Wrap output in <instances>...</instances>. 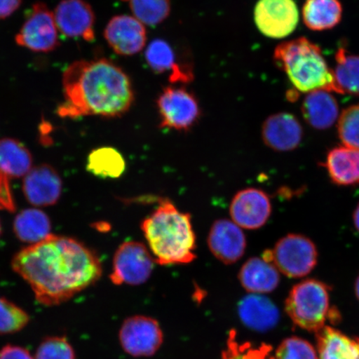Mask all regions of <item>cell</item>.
<instances>
[{"label": "cell", "instance_id": "cell-1", "mask_svg": "<svg viewBox=\"0 0 359 359\" xmlns=\"http://www.w3.org/2000/svg\"><path fill=\"white\" fill-rule=\"evenodd\" d=\"M12 268L46 306L67 302L102 275L93 250L73 238L53 235L21 250L13 257Z\"/></svg>", "mask_w": 359, "mask_h": 359}, {"label": "cell", "instance_id": "cell-2", "mask_svg": "<svg viewBox=\"0 0 359 359\" xmlns=\"http://www.w3.org/2000/svg\"><path fill=\"white\" fill-rule=\"evenodd\" d=\"M62 91L64 102L57 109L62 118H118L127 114L135 100L128 75L106 58L72 62L62 74Z\"/></svg>", "mask_w": 359, "mask_h": 359}, {"label": "cell", "instance_id": "cell-3", "mask_svg": "<svg viewBox=\"0 0 359 359\" xmlns=\"http://www.w3.org/2000/svg\"><path fill=\"white\" fill-rule=\"evenodd\" d=\"M141 229L156 263L161 266L189 264L196 259L191 215L179 210L172 201L161 200L143 219Z\"/></svg>", "mask_w": 359, "mask_h": 359}, {"label": "cell", "instance_id": "cell-4", "mask_svg": "<svg viewBox=\"0 0 359 359\" xmlns=\"http://www.w3.org/2000/svg\"><path fill=\"white\" fill-rule=\"evenodd\" d=\"M273 62L299 92H334L333 71L327 65L321 48L306 38L278 45L273 53Z\"/></svg>", "mask_w": 359, "mask_h": 359}, {"label": "cell", "instance_id": "cell-5", "mask_svg": "<svg viewBox=\"0 0 359 359\" xmlns=\"http://www.w3.org/2000/svg\"><path fill=\"white\" fill-rule=\"evenodd\" d=\"M330 287L316 279H307L292 287L285 309L294 325L313 332L325 326L330 307Z\"/></svg>", "mask_w": 359, "mask_h": 359}, {"label": "cell", "instance_id": "cell-6", "mask_svg": "<svg viewBox=\"0 0 359 359\" xmlns=\"http://www.w3.org/2000/svg\"><path fill=\"white\" fill-rule=\"evenodd\" d=\"M318 253L311 239L302 234H289L277 241L272 250H267L262 258L275 266L289 278H303L316 267Z\"/></svg>", "mask_w": 359, "mask_h": 359}, {"label": "cell", "instance_id": "cell-7", "mask_svg": "<svg viewBox=\"0 0 359 359\" xmlns=\"http://www.w3.org/2000/svg\"><path fill=\"white\" fill-rule=\"evenodd\" d=\"M155 262L144 244L126 241L116 250L110 280L115 285L145 284L154 271Z\"/></svg>", "mask_w": 359, "mask_h": 359}, {"label": "cell", "instance_id": "cell-8", "mask_svg": "<svg viewBox=\"0 0 359 359\" xmlns=\"http://www.w3.org/2000/svg\"><path fill=\"white\" fill-rule=\"evenodd\" d=\"M118 339L121 347L133 358H149L159 351L164 342L163 330L156 318L133 316L121 325Z\"/></svg>", "mask_w": 359, "mask_h": 359}, {"label": "cell", "instance_id": "cell-9", "mask_svg": "<svg viewBox=\"0 0 359 359\" xmlns=\"http://www.w3.org/2000/svg\"><path fill=\"white\" fill-rule=\"evenodd\" d=\"M161 128L188 131L201 116L199 102L194 94L184 88L168 87L156 101Z\"/></svg>", "mask_w": 359, "mask_h": 359}, {"label": "cell", "instance_id": "cell-10", "mask_svg": "<svg viewBox=\"0 0 359 359\" xmlns=\"http://www.w3.org/2000/svg\"><path fill=\"white\" fill-rule=\"evenodd\" d=\"M57 28L53 13L42 2L34 4L15 42L36 53H48L60 46Z\"/></svg>", "mask_w": 359, "mask_h": 359}, {"label": "cell", "instance_id": "cell-11", "mask_svg": "<svg viewBox=\"0 0 359 359\" xmlns=\"http://www.w3.org/2000/svg\"><path fill=\"white\" fill-rule=\"evenodd\" d=\"M299 11L294 0H259L254 19L259 32L271 39L288 37L299 24Z\"/></svg>", "mask_w": 359, "mask_h": 359}, {"label": "cell", "instance_id": "cell-12", "mask_svg": "<svg viewBox=\"0 0 359 359\" xmlns=\"http://www.w3.org/2000/svg\"><path fill=\"white\" fill-rule=\"evenodd\" d=\"M272 213L271 198L257 188H246L233 197L230 214L232 222L247 230H257L267 223Z\"/></svg>", "mask_w": 359, "mask_h": 359}, {"label": "cell", "instance_id": "cell-13", "mask_svg": "<svg viewBox=\"0 0 359 359\" xmlns=\"http://www.w3.org/2000/svg\"><path fill=\"white\" fill-rule=\"evenodd\" d=\"M53 15L57 30L66 37L82 38L87 42L95 39V13L84 0H62Z\"/></svg>", "mask_w": 359, "mask_h": 359}, {"label": "cell", "instance_id": "cell-14", "mask_svg": "<svg viewBox=\"0 0 359 359\" xmlns=\"http://www.w3.org/2000/svg\"><path fill=\"white\" fill-rule=\"evenodd\" d=\"M103 35L112 50L122 56L137 55L147 39L145 25L136 18L125 15L111 18Z\"/></svg>", "mask_w": 359, "mask_h": 359}, {"label": "cell", "instance_id": "cell-15", "mask_svg": "<svg viewBox=\"0 0 359 359\" xmlns=\"http://www.w3.org/2000/svg\"><path fill=\"white\" fill-rule=\"evenodd\" d=\"M208 243L214 257L226 264H234L243 257L247 246L242 229L227 219H217L213 223Z\"/></svg>", "mask_w": 359, "mask_h": 359}, {"label": "cell", "instance_id": "cell-16", "mask_svg": "<svg viewBox=\"0 0 359 359\" xmlns=\"http://www.w3.org/2000/svg\"><path fill=\"white\" fill-rule=\"evenodd\" d=\"M62 182L55 168L48 164L37 165L29 170L22 183L27 201L36 206H50L60 200Z\"/></svg>", "mask_w": 359, "mask_h": 359}, {"label": "cell", "instance_id": "cell-17", "mask_svg": "<svg viewBox=\"0 0 359 359\" xmlns=\"http://www.w3.org/2000/svg\"><path fill=\"white\" fill-rule=\"evenodd\" d=\"M262 136L264 144L276 151H290L303 140L302 124L288 112L269 116L262 126Z\"/></svg>", "mask_w": 359, "mask_h": 359}, {"label": "cell", "instance_id": "cell-18", "mask_svg": "<svg viewBox=\"0 0 359 359\" xmlns=\"http://www.w3.org/2000/svg\"><path fill=\"white\" fill-rule=\"evenodd\" d=\"M238 314L245 327L258 333H266L279 324V309L263 294H250L238 304Z\"/></svg>", "mask_w": 359, "mask_h": 359}, {"label": "cell", "instance_id": "cell-19", "mask_svg": "<svg viewBox=\"0 0 359 359\" xmlns=\"http://www.w3.org/2000/svg\"><path fill=\"white\" fill-rule=\"evenodd\" d=\"M239 280L241 286L250 294H269L279 286L280 273L272 263L263 258L252 257L242 266Z\"/></svg>", "mask_w": 359, "mask_h": 359}, {"label": "cell", "instance_id": "cell-20", "mask_svg": "<svg viewBox=\"0 0 359 359\" xmlns=\"http://www.w3.org/2000/svg\"><path fill=\"white\" fill-rule=\"evenodd\" d=\"M325 167L335 185H359V150L345 146L334 147L327 154Z\"/></svg>", "mask_w": 359, "mask_h": 359}, {"label": "cell", "instance_id": "cell-21", "mask_svg": "<svg viewBox=\"0 0 359 359\" xmlns=\"http://www.w3.org/2000/svg\"><path fill=\"white\" fill-rule=\"evenodd\" d=\"M305 121L312 128L325 130L333 126L339 118V104L331 92L316 90L309 93L302 103Z\"/></svg>", "mask_w": 359, "mask_h": 359}, {"label": "cell", "instance_id": "cell-22", "mask_svg": "<svg viewBox=\"0 0 359 359\" xmlns=\"http://www.w3.org/2000/svg\"><path fill=\"white\" fill-rule=\"evenodd\" d=\"M318 359H359V338L325 325L316 333Z\"/></svg>", "mask_w": 359, "mask_h": 359}, {"label": "cell", "instance_id": "cell-23", "mask_svg": "<svg viewBox=\"0 0 359 359\" xmlns=\"http://www.w3.org/2000/svg\"><path fill=\"white\" fill-rule=\"evenodd\" d=\"M148 66L156 74L170 72V80L175 82H188L191 74L184 72L177 64L176 53L170 45L163 39H157L148 45L145 53Z\"/></svg>", "mask_w": 359, "mask_h": 359}, {"label": "cell", "instance_id": "cell-24", "mask_svg": "<svg viewBox=\"0 0 359 359\" xmlns=\"http://www.w3.org/2000/svg\"><path fill=\"white\" fill-rule=\"evenodd\" d=\"M32 165V154L21 142L0 139V173L11 179L20 178L29 172Z\"/></svg>", "mask_w": 359, "mask_h": 359}, {"label": "cell", "instance_id": "cell-25", "mask_svg": "<svg viewBox=\"0 0 359 359\" xmlns=\"http://www.w3.org/2000/svg\"><path fill=\"white\" fill-rule=\"evenodd\" d=\"M342 15V4L339 0H306L303 7L304 25L313 31L334 28Z\"/></svg>", "mask_w": 359, "mask_h": 359}, {"label": "cell", "instance_id": "cell-26", "mask_svg": "<svg viewBox=\"0 0 359 359\" xmlns=\"http://www.w3.org/2000/svg\"><path fill=\"white\" fill-rule=\"evenodd\" d=\"M50 219L42 210L25 209L16 215L13 231L25 243L37 244L51 236Z\"/></svg>", "mask_w": 359, "mask_h": 359}, {"label": "cell", "instance_id": "cell-27", "mask_svg": "<svg viewBox=\"0 0 359 359\" xmlns=\"http://www.w3.org/2000/svg\"><path fill=\"white\" fill-rule=\"evenodd\" d=\"M333 71L334 93L359 96V55H349L347 49L339 48L335 55Z\"/></svg>", "mask_w": 359, "mask_h": 359}, {"label": "cell", "instance_id": "cell-28", "mask_svg": "<svg viewBox=\"0 0 359 359\" xmlns=\"http://www.w3.org/2000/svg\"><path fill=\"white\" fill-rule=\"evenodd\" d=\"M126 161L121 152L114 147H102L90 152L87 172L102 179H116L125 172Z\"/></svg>", "mask_w": 359, "mask_h": 359}, {"label": "cell", "instance_id": "cell-29", "mask_svg": "<svg viewBox=\"0 0 359 359\" xmlns=\"http://www.w3.org/2000/svg\"><path fill=\"white\" fill-rule=\"evenodd\" d=\"M271 345L240 342L235 330L229 332L226 347L222 350L219 359H275Z\"/></svg>", "mask_w": 359, "mask_h": 359}, {"label": "cell", "instance_id": "cell-30", "mask_svg": "<svg viewBox=\"0 0 359 359\" xmlns=\"http://www.w3.org/2000/svg\"><path fill=\"white\" fill-rule=\"evenodd\" d=\"M129 2L134 17L144 25H159L170 15V0H129Z\"/></svg>", "mask_w": 359, "mask_h": 359}, {"label": "cell", "instance_id": "cell-31", "mask_svg": "<svg viewBox=\"0 0 359 359\" xmlns=\"http://www.w3.org/2000/svg\"><path fill=\"white\" fill-rule=\"evenodd\" d=\"M29 320L28 313L0 296V334L17 333L24 329Z\"/></svg>", "mask_w": 359, "mask_h": 359}, {"label": "cell", "instance_id": "cell-32", "mask_svg": "<svg viewBox=\"0 0 359 359\" xmlns=\"http://www.w3.org/2000/svg\"><path fill=\"white\" fill-rule=\"evenodd\" d=\"M338 133L344 146L359 150V104L347 107L340 114Z\"/></svg>", "mask_w": 359, "mask_h": 359}, {"label": "cell", "instance_id": "cell-33", "mask_svg": "<svg viewBox=\"0 0 359 359\" xmlns=\"http://www.w3.org/2000/svg\"><path fill=\"white\" fill-rule=\"evenodd\" d=\"M275 359H318V355L311 343L293 336L282 341L276 350Z\"/></svg>", "mask_w": 359, "mask_h": 359}, {"label": "cell", "instance_id": "cell-34", "mask_svg": "<svg viewBox=\"0 0 359 359\" xmlns=\"http://www.w3.org/2000/svg\"><path fill=\"white\" fill-rule=\"evenodd\" d=\"M35 359H76V354L65 337L53 336L42 341Z\"/></svg>", "mask_w": 359, "mask_h": 359}, {"label": "cell", "instance_id": "cell-35", "mask_svg": "<svg viewBox=\"0 0 359 359\" xmlns=\"http://www.w3.org/2000/svg\"><path fill=\"white\" fill-rule=\"evenodd\" d=\"M0 210L15 213L17 205L11 189V178L0 173Z\"/></svg>", "mask_w": 359, "mask_h": 359}, {"label": "cell", "instance_id": "cell-36", "mask_svg": "<svg viewBox=\"0 0 359 359\" xmlns=\"http://www.w3.org/2000/svg\"><path fill=\"white\" fill-rule=\"evenodd\" d=\"M0 359H34L28 349L7 344L0 350Z\"/></svg>", "mask_w": 359, "mask_h": 359}, {"label": "cell", "instance_id": "cell-37", "mask_svg": "<svg viewBox=\"0 0 359 359\" xmlns=\"http://www.w3.org/2000/svg\"><path fill=\"white\" fill-rule=\"evenodd\" d=\"M22 0H0V20L7 19L19 8Z\"/></svg>", "mask_w": 359, "mask_h": 359}, {"label": "cell", "instance_id": "cell-38", "mask_svg": "<svg viewBox=\"0 0 359 359\" xmlns=\"http://www.w3.org/2000/svg\"><path fill=\"white\" fill-rule=\"evenodd\" d=\"M353 222L354 227H355L356 230L359 232V203L353 210Z\"/></svg>", "mask_w": 359, "mask_h": 359}, {"label": "cell", "instance_id": "cell-39", "mask_svg": "<svg viewBox=\"0 0 359 359\" xmlns=\"http://www.w3.org/2000/svg\"><path fill=\"white\" fill-rule=\"evenodd\" d=\"M354 292H355L356 297L359 302V275L357 277L355 283H354Z\"/></svg>", "mask_w": 359, "mask_h": 359}, {"label": "cell", "instance_id": "cell-40", "mask_svg": "<svg viewBox=\"0 0 359 359\" xmlns=\"http://www.w3.org/2000/svg\"><path fill=\"white\" fill-rule=\"evenodd\" d=\"M2 234V226H1V222H0V236H1Z\"/></svg>", "mask_w": 359, "mask_h": 359}, {"label": "cell", "instance_id": "cell-41", "mask_svg": "<svg viewBox=\"0 0 359 359\" xmlns=\"http://www.w3.org/2000/svg\"><path fill=\"white\" fill-rule=\"evenodd\" d=\"M123 1H127V0H123ZM128 1H129V0H128Z\"/></svg>", "mask_w": 359, "mask_h": 359}]
</instances>
